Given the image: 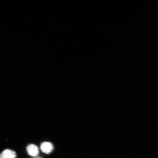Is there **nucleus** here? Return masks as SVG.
<instances>
[{
  "instance_id": "nucleus-3",
  "label": "nucleus",
  "mask_w": 158,
  "mask_h": 158,
  "mask_svg": "<svg viewBox=\"0 0 158 158\" xmlns=\"http://www.w3.org/2000/svg\"><path fill=\"white\" fill-rule=\"evenodd\" d=\"M15 152L10 149H6L0 155V158H16Z\"/></svg>"
},
{
  "instance_id": "nucleus-2",
  "label": "nucleus",
  "mask_w": 158,
  "mask_h": 158,
  "mask_svg": "<svg viewBox=\"0 0 158 158\" xmlns=\"http://www.w3.org/2000/svg\"><path fill=\"white\" fill-rule=\"evenodd\" d=\"M27 153L31 156L36 157L39 155V148L35 144H29L27 146Z\"/></svg>"
},
{
  "instance_id": "nucleus-1",
  "label": "nucleus",
  "mask_w": 158,
  "mask_h": 158,
  "mask_svg": "<svg viewBox=\"0 0 158 158\" xmlns=\"http://www.w3.org/2000/svg\"><path fill=\"white\" fill-rule=\"evenodd\" d=\"M40 149L43 153L49 154L52 152L54 149V146L50 142H44L41 143Z\"/></svg>"
},
{
  "instance_id": "nucleus-4",
  "label": "nucleus",
  "mask_w": 158,
  "mask_h": 158,
  "mask_svg": "<svg viewBox=\"0 0 158 158\" xmlns=\"http://www.w3.org/2000/svg\"><path fill=\"white\" fill-rule=\"evenodd\" d=\"M41 158V157H35V158Z\"/></svg>"
}]
</instances>
